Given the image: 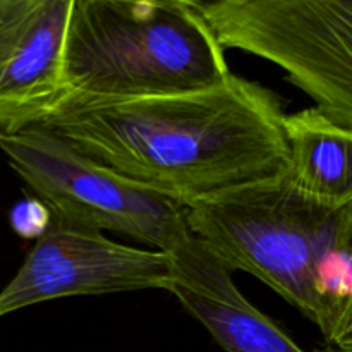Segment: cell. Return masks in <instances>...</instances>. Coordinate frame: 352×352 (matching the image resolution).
Segmentation results:
<instances>
[{
    "label": "cell",
    "instance_id": "1",
    "mask_svg": "<svg viewBox=\"0 0 352 352\" xmlns=\"http://www.w3.org/2000/svg\"><path fill=\"white\" fill-rule=\"evenodd\" d=\"M284 117L274 91L230 74L217 86L174 95H65L36 126L186 208L285 174Z\"/></svg>",
    "mask_w": 352,
    "mask_h": 352
},
{
    "label": "cell",
    "instance_id": "2",
    "mask_svg": "<svg viewBox=\"0 0 352 352\" xmlns=\"http://www.w3.org/2000/svg\"><path fill=\"white\" fill-rule=\"evenodd\" d=\"M186 222L230 272L260 278L352 352V201H316L282 174L192 203Z\"/></svg>",
    "mask_w": 352,
    "mask_h": 352
},
{
    "label": "cell",
    "instance_id": "3",
    "mask_svg": "<svg viewBox=\"0 0 352 352\" xmlns=\"http://www.w3.org/2000/svg\"><path fill=\"white\" fill-rule=\"evenodd\" d=\"M198 9L158 0H74L62 57L65 95L141 98L230 78Z\"/></svg>",
    "mask_w": 352,
    "mask_h": 352
},
{
    "label": "cell",
    "instance_id": "4",
    "mask_svg": "<svg viewBox=\"0 0 352 352\" xmlns=\"http://www.w3.org/2000/svg\"><path fill=\"white\" fill-rule=\"evenodd\" d=\"M0 150L58 222L120 232L164 253L191 236L184 206L89 160L41 127L0 131Z\"/></svg>",
    "mask_w": 352,
    "mask_h": 352
},
{
    "label": "cell",
    "instance_id": "5",
    "mask_svg": "<svg viewBox=\"0 0 352 352\" xmlns=\"http://www.w3.org/2000/svg\"><path fill=\"white\" fill-rule=\"evenodd\" d=\"M198 12L220 47L277 64L352 127V0H222Z\"/></svg>",
    "mask_w": 352,
    "mask_h": 352
},
{
    "label": "cell",
    "instance_id": "6",
    "mask_svg": "<svg viewBox=\"0 0 352 352\" xmlns=\"http://www.w3.org/2000/svg\"><path fill=\"white\" fill-rule=\"evenodd\" d=\"M170 256L124 246L100 230L52 219L12 280L0 291V318L17 309L69 296L165 289Z\"/></svg>",
    "mask_w": 352,
    "mask_h": 352
},
{
    "label": "cell",
    "instance_id": "7",
    "mask_svg": "<svg viewBox=\"0 0 352 352\" xmlns=\"http://www.w3.org/2000/svg\"><path fill=\"white\" fill-rule=\"evenodd\" d=\"M74 0H0V131L36 126L65 96L62 57Z\"/></svg>",
    "mask_w": 352,
    "mask_h": 352
},
{
    "label": "cell",
    "instance_id": "8",
    "mask_svg": "<svg viewBox=\"0 0 352 352\" xmlns=\"http://www.w3.org/2000/svg\"><path fill=\"white\" fill-rule=\"evenodd\" d=\"M170 256L167 291L226 352H308L239 292L232 272L195 236ZM311 352H342L332 346Z\"/></svg>",
    "mask_w": 352,
    "mask_h": 352
},
{
    "label": "cell",
    "instance_id": "9",
    "mask_svg": "<svg viewBox=\"0 0 352 352\" xmlns=\"http://www.w3.org/2000/svg\"><path fill=\"white\" fill-rule=\"evenodd\" d=\"M289 150L285 179L305 196L329 205L352 201V127L320 107L284 117Z\"/></svg>",
    "mask_w": 352,
    "mask_h": 352
},
{
    "label": "cell",
    "instance_id": "10",
    "mask_svg": "<svg viewBox=\"0 0 352 352\" xmlns=\"http://www.w3.org/2000/svg\"><path fill=\"white\" fill-rule=\"evenodd\" d=\"M50 222V210L38 198L19 201L10 212V226L19 236L26 239H38L48 229Z\"/></svg>",
    "mask_w": 352,
    "mask_h": 352
},
{
    "label": "cell",
    "instance_id": "11",
    "mask_svg": "<svg viewBox=\"0 0 352 352\" xmlns=\"http://www.w3.org/2000/svg\"><path fill=\"white\" fill-rule=\"evenodd\" d=\"M158 2H168V3H181V6L192 7V9H199L203 6H210V3L222 2V0H158Z\"/></svg>",
    "mask_w": 352,
    "mask_h": 352
}]
</instances>
